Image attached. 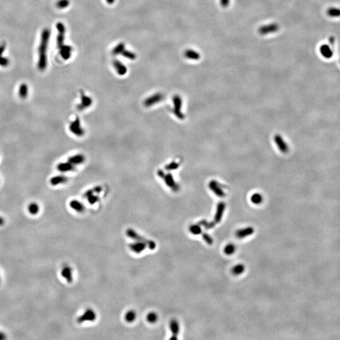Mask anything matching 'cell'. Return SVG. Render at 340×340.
<instances>
[{
    "label": "cell",
    "instance_id": "cell-1",
    "mask_svg": "<svg viewBox=\"0 0 340 340\" xmlns=\"http://www.w3.org/2000/svg\"><path fill=\"white\" fill-rule=\"evenodd\" d=\"M50 35V31L49 28H45L43 30L39 47V61L37 65L39 69L42 71H44L47 65V51Z\"/></svg>",
    "mask_w": 340,
    "mask_h": 340
},
{
    "label": "cell",
    "instance_id": "cell-2",
    "mask_svg": "<svg viewBox=\"0 0 340 340\" xmlns=\"http://www.w3.org/2000/svg\"><path fill=\"white\" fill-rule=\"evenodd\" d=\"M125 233L126 235L130 239H133L134 241H140V242L146 244L147 247L151 250H154L156 248V244L154 241L150 240L149 239L144 237V236H140L138 233L134 231L133 229L132 228L127 229Z\"/></svg>",
    "mask_w": 340,
    "mask_h": 340
},
{
    "label": "cell",
    "instance_id": "cell-3",
    "mask_svg": "<svg viewBox=\"0 0 340 340\" xmlns=\"http://www.w3.org/2000/svg\"><path fill=\"white\" fill-rule=\"evenodd\" d=\"M69 130L72 134L77 137H83L85 136L86 130L79 117H76L69 125Z\"/></svg>",
    "mask_w": 340,
    "mask_h": 340
},
{
    "label": "cell",
    "instance_id": "cell-4",
    "mask_svg": "<svg viewBox=\"0 0 340 340\" xmlns=\"http://www.w3.org/2000/svg\"><path fill=\"white\" fill-rule=\"evenodd\" d=\"M157 174L161 180H163L164 184H165L168 188H170L173 192H178L179 190V186L178 184L175 181L173 175L170 173H165L163 170H158Z\"/></svg>",
    "mask_w": 340,
    "mask_h": 340
},
{
    "label": "cell",
    "instance_id": "cell-5",
    "mask_svg": "<svg viewBox=\"0 0 340 340\" xmlns=\"http://www.w3.org/2000/svg\"><path fill=\"white\" fill-rule=\"evenodd\" d=\"M102 188L101 186H97L94 188H92L88 190H87L83 195L84 198L86 199L90 205H95L98 202H99L100 199L99 196V193L102 192Z\"/></svg>",
    "mask_w": 340,
    "mask_h": 340
},
{
    "label": "cell",
    "instance_id": "cell-6",
    "mask_svg": "<svg viewBox=\"0 0 340 340\" xmlns=\"http://www.w3.org/2000/svg\"><path fill=\"white\" fill-rule=\"evenodd\" d=\"M80 101L79 103L76 105V108H77L78 110L83 112L92 106L93 104V100L91 96L87 95L83 90L80 91Z\"/></svg>",
    "mask_w": 340,
    "mask_h": 340
},
{
    "label": "cell",
    "instance_id": "cell-7",
    "mask_svg": "<svg viewBox=\"0 0 340 340\" xmlns=\"http://www.w3.org/2000/svg\"><path fill=\"white\" fill-rule=\"evenodd\" d=\"M164 98V95L162 93H155L145 98L143 101V105L148 108L153 107L162 102Z\"/></svg>",
    "mask_w": 340,
    "mask_h": 340
},
{
    "label": "cell",
    "instance_id": "cell-8",
    "mask_svg": "<svg viewBox=\"0 0 340 340\" xmlns=\"http://www.w3.org/2000/svg\"><path fill=\"white\" fill-rule=\"evenodd\" d=\"M96 319V314L92 309H87L80 316L76 321L78 324H82L84 322H93Z\"/></svg>",
    "mask_w": 340,
    "mask_h": 340
},
{
    "label": "cell",
    "instance_id": "cell-9",
    "mask_svg": "<svg viewBox=\"0 0 340 340\" xmlns=\"http://www.w3.org/2000/svg\"><path fill=\"white\" fill-rule=\"evenodd\" d=\"M182 105L181 98L179 95H174L173 97V108L172 112L173 114L179 118L182 119L183 117L182 112H181V108Z\"/></svg>",
    "mask_w": 340,
    "mask_h": 340
},
{
    "label": "cell",
    "instance_id": "cell-10",
    "mask_svg": "<svg viewBox=\"0 0 340 340\" xmlns=\"http://www.w3.org/2000/svg\"><path fill=\"white\" fill-rule=\"evenodd\" d=\"M280 29V25L277 23H271L270 24L263 25L259 27L258 33L260 35H265L270 34H273Z\"/></svg>",
    "mask_w": 340,
    "mask_h": 340
},
{
    "label": "cell",
    "instance_id": "cell-11",
    "mask_svg": "<svg viewBox=\"0 0 340 340\" xmlns=\"http://www.w3.org/2000/svg\"><path fill=\"white\" fill-rule=\"evenodd\" d=\"M57 30L58 31V34L57 36V45L58 49H60L62 46L64 44V39H65V28L64 25L62 22H59L56 25Z\"/></svg>",
    "mask_w": 340,
    "mask_h": 340
},
{
    "label": "cell",
    "instance_id": "cell-12",
    "mask_svg": "<svg viewBox=\"0 0 340 340\" xmlns=\"http://www.w3.org/2000/svg\"><path fill=\"white\" fill-rule=\"evenodd\" d=\"M86 160V156L83 153H77L68 158V161L72 163L76 167L83 164Z\"/></svg>",
    "mask_w": 340,
    "mask_h": 340
},
{
    "label": "cell",
    "instance_id": "cell-13",
    "mask_svg": "<svg viewBox=\"0 0 340 340\" xmlns=\"http://www.w3.org/2000/svg\"><path fill=\"white\" fill-rule=\"evenodd\" d=\"M319 52L321 56L326 59H331L334 55L333 49L326 43H324V44L320 46Z\"/></svg>",
    "mask_w": 340,
    "mask_h": 340
},
{
    "label": "cell",
    "instance_id": "cell-14",
    "mask_svg": "<svg viewBox=\"0 0 340 340\" xmlns=\"http://www.w3.org/2000/svg\"><path fill=\"white\" fill-rule=\"evenodd\" d=\"M129 248L131 251H133V253L136 254H140L142 252H143L147 246L146 244L140 242V241H136L134 243H131L129 244Z\"/></svg>",
    "mask_w": 340,
    "mask_h": 340
},
{
    "label": "cell",
    "instance_id": "cell-15",
    "mask_svg": "<svg viewBox=\"0 0 340 340\" xmlns=\"http://www.w3.org/2000/svg\"><path fill=\"white\" fill-rule=\"evenodd\" d=\"M170 329L172 333L170 339H178V336L180 333V324L177 320L173 319L170 321Z\"/></svg>",
    "mask_w": 340,
    "mask_h": 340
},
{
    "label": "cell",
    "instance_id": "cell-16",
    "mask_svg": "<svg viewBox=\"0 0 340 340\" xmlns=\"http://www.w3.org/2000/svg\"><path fill=\"white\" fill-rule=\"evenodd\" d=\"M57 169L61 173H68L73 172L76 170V166H74L69 161L60 163L58 164Z\"/></svg>",
    "mask_w": 340,
    "mask_h": 340
},
{
    "label": "cell",
    "instance_id": "cell-17",
    "mask_svg": "<svg viewBox=\"0 0 340 340\" xmlns=\"http://www.w3.org/2000/svg\"><path fill=\"white\" fill-rule=\"evenodd\" d=\"M61 276L67 281V282L71 283L73 282V269L68 265L64 266L61 270Z\"/></svg>",
    "mask_w": 340,
    "mask_h": 340
},
{
    "label": "cell",
    "instance_id": "cell-18",
    "mask_svg": "<svg viewBox=\"0 0 340 340\" xmlns=\"http://www.w3.org/2000/svg\"><path fill=\"white\" fill-rule=\"evenodd\" d=\"M113 65L117 71V73L119 76H124L127 72V68L125 65L117 59H115L113 61Z\"/></svg>",
    "mask_w": 340,
    "mask_h": 340
},
{
    "label": "cell",
    "instance_id": "cell-19",
    "mask_svg": "<svg viewBox=\"0 0 340 340\" xmlns=\"http://www.w3.org/2000/svg\"><path fill=\"white\" fill-rule=\"evenodd\" d=\"M69 206L73 211L78 213H83L86 210L84 204L78 200H72L69 202Z\"/></svg>",
    "mask_w": 340,
    "mask_h": 340
},
{
    "label": "cell",
    "instance_id": "cell-20",
    "mask_svg": "<svg viewBox=\"0 0 340 340\" xmlns=\"http://www.w3.org/2000/svg\"><path fill=\"white\" fill-rule=\"evenodd\" d=\"M59 50L61 56L64 60H68L71 58L73 51L72 47L68 45H64L59 49Z\"/></svg>",
    "mask_w": 340,
    "mask_h": 340
},
{
    "label": "cell",
    "instance_id": "cell-21",
    "mask_svg": "<svg viewBox=\"0 0 340 340\" xmlns=\"http://www.w3.org/2000/svg\"><path fill=\"white\" fill-rule=\"evenodd\" d=\"M254 233V229L252 227H248L244 229H241L236 232V236L239 238H244L249 236Z\"/></svg>",
    "mask_w": 340,
    "mask_h": 340
},
{
    "label": "cell",
    "instance_id": "cell-22",
    "mask_svg": "<svg viewBox=\"0 0 340 340\" xmlns=\"http://www.w3.org/2000/svg\"><path fill=\"white\" fill-rule=\"evenodd\" d=\"M68 181V178L65 175L61 174L57 175L52 177L50 180V183L52 186H57L61 184H64Z\"/></svg>",
    "mask_w": 340,
    "mask_h": 340
},
{
    "label": "cell",
    "instance_id": "cell-23",
    "mask_svg": "<svg viewBox=\"0 0 340 340\" xmlns=\"http://www.w3.org/2000/svg\"><path fill=\"white\" fill-rule=\"evenodd\" d=\"M184 56L190 60L193 61H198L200 59V54L199 52H197L193 49H187L185 50L184 53Z\"/></svg>",
    "mask_w": 340,
    "mask_h": 340
},
{
    "label": "cell",
    "instance_id": "cell-24",
    "mask_svg": "<svg viewBox=\"0 0 340 340\" xmlns=\"http://www.w3.org/2000/svg\"><path fill=\"white\" fill-rule=\"evenodd\" d=\"M225 209V204L223 202L219 203L217 207V211L214 217V221L215 223L220 222L222 220V217L223 216V214Z\"/></svg>",
    "mask_w": 340,
    "mask_h": 340
},
{
    "label": "cell",
    "instance_id": "cell-25",
    "mask_svg": "<svg viewBox=\"0 0 340 340\" xmlns=\"http://www.w3.org/2000/svg\"><path fill=\"white\" fill-rule=\"evenodd\" d=\"M137 318V313L134 310H130L127 311L125 316H124V319L128 323H132L136 321Z\"/></svg>",
    "mask_w": 340,
    "mask_h": 340
},
{
    "label": "cell",
    "instance_id": "cell-26",
    "mask_svg": "<svg viewBox=\"0 0 340 340\" xmlns=\"http://www.w3.org/2000/svg\"><path fill=\"white\" fill-rule=\"evenodd\" d=\"M327 15L331 18L340 17V8L337 7H330L326 11Z\"/></svg>",
    "mask_w": 340,
    "mask_h": 340
},
{
    "label": "cell",
    "instance_id": "cell-27",
    "mask_svg": "<svg viewBox=\"0 0 340 340\" xmlns=\"http://www.w3.org/2000/svg\"><path fill=\"white\" fill-rule=\"evenodd\" d=\"M28 86L25 83L21 84L20 86L19 90H18V95L21 99H25V98L27 97L28 93Z\"/></svg>",
    "mask_w": 340,
    "mask_h": 340
},
{
    "label": "cell",
    "instance_id": "cell-28",
    "mask_svg": "<svg viewBox=\"0 0 340 340\" xmlns=\"http://www.w3.org/2000/svg\"><path fill=\"white\" fill-rule=\"evenodd\" d=\"M125 43L124 42H120L112 50V54L114 55H120L125 50Z\"/></svg>",
    "mask_w": 340,
    "mask_h": 340
},
{
    "label": "cell",
    "instance_id": "cell-29",
    "mask_svg": "<svg viewBox=\"0 0 340 340\" xmlns=\"http://www.w3.org/2000/svg\"><path fill=\"white\" fill-rule=\"evenodd\" d=\"M28 211L32 215H36L39 211V206L37 203L32 202L29 204L28 207Z\"/></svg>",
    "mask_w": 340,
    "mask_h": 340
},
{
    "label": "cell",
    "instance_id": "cell-30",
    "mask_svg": "<svg viewBox=\"0 0 340 340\" xmlns=\"http://www.w3.org/2000/svg\"><path fill=\"white\" fill-rule=\"evenodd\" d=\"M146 319L148 323L151 324H154L158 321V316L155 312H150L147 314Z\"/></svg>",
    "mask_w": 340,
    "mask_h": 340
},
{
    "label": "cell",
    "instance_id": "cell-31",
    "mask_svg": "<svg viewBox=\"0 0 340 340\" xmlns=\"http://www.w3.org/2000/svg\"><path fill=\"white\" fill-rule=\"evenodd\" d=\"M190 232L194 235H199L202 233V230L199 224L192 225L189 227Z\"/></svg>",
    "mask_w": 340,
    "mask_h": 340
},
{
    "label": "cell",
    "instance_id": "cell-32",
    "mask_svg": "<svg viewBox=\"0 0 340 340\" xmlns=\"http://www.w3.org/2000/svg\"><path fill=\"white\" fill-rule=\"evenodd\" d=\"M121 55H122V56H124V58H127L129 60H132V61L135 60L136 59V57H137L136 54L134 52H132L130 50H126V49H125L123 51V52L121 54Z\"/></svg>",
    "mask_w": 340,
    "mask_h": 340
},
{
    "label": "cell",
    "instance_id": "cell-33",
    "mask_svg": "<svg viewBox=\"0 0 340 340\" xmlns=\"http://www.w3.org/2000/svg\"><path fill=\"white\" fill-rule=\"evenodd\" d=\"M245 269V266L243 264H239L233 268L232 273L234 275H239L244 272Z\"/></svg>",
    "mask_w": 340,
    "mask_h": 340
},
{
    "label": "cell",
    "instance_id": "cell-34",
    "mask_svg": "<svg viewBox=\"0 0 340 340\" xmlns=\"http://www.w3.org/2000/svg\"><path fill=\"white\" fill-rule=\"evenodd\" d=\"M224 253L227 255H231L236 251V247L233 244H229L224 248Z\"/></svg>",
    "mask_w": 340,
    "mask_h": 340
},
{
    "label": "cell",
    "instance_id": "cell-35",
    "mask_svg": "<svg viewBox=\"0 0 340 340\" xmlns=\"http://www.w3.org/2000/svg\"><path fill=\"white\" fill-rule=\"evenodd\" d=\"M200 226H204L205 227V229L206 230H209L210 229L213 228L215 225V222H208L205 220H202L201 221H200L199 222V224Z\"/></svg>",
    "mask_w": 340,
    "mask_h": 340
},
{
    "label": "cell",
    "instance_id": "cell-36",
    "mask_svg": "<svg viewBox=\"0 0 340 340\" xmlns=\"http://www.w3.org/2000/svg\"><path fill=\"white\" fill-rule=\"evenodd\" d=\"M70 4L69 0H58L56 3V6L59 9L66 8Z\"/></svg>",
    "mask_w": 340,
    "mask_h": 340
},
{
    "label": "cell",
    "instance_id": "cell-37",
    "mask_svg": "<svg viewBox=\"0 0 340 340\" xmlns=\"http://www.w3.org/2000/svg\"><path fill=\"white\" fill-rule=\"evenodd\" d=\"M262 200H263L262 196L258 193H256L251 196V201L255 204H260L262 202Z\"/></svg>",
    "mask_w": 340,
    "mask_h": 340
},
{
    "label": "cell",
    "instance_id": "cell-38",
    "mask_svg": "<svg viewBox=\"0 0 340 340\" xmlns=\"http://www.w3.org/2000/svg\"><path fill=\"white\" fill-rule=\"evenodd\" d=\"M178 166V163L177 162H171L170 163H168L167 165H166L165 166V170L166 171H170V170H175L176 168H177Z\"/></svg>",
    "mask_w": 340,
    "mask_h": 340
},
{
    "label": "cell",
    "instance_id": "cell-39",
    "mask_svg": "<svg viewBox=\"0 0 340 340\" xmlns=\"http://www.w3.org/2000/svg\"><path fill=\"white\" fill-rule=\"evenodd\" d=\"M202 234L203 239H204V240L205 241V242H206L208 245H212L213 244V243H214V241H213L212 237H211L207 233H202Z\"/></svg>",
    "mask_w": 340,
    "mask_h": 340
},
{
    "label": "cell",
    "instance_id": "cell-40",
    "mask_svg": "<svg viewBox=\"0 0 340 340\" xmlns=\"http://www.w3.org/2000/svg\"><path fill=\"white\" fill-rule=\"evenodd\" d=\"M9 63V61L8 58L5 57L0 58V65H1V66L6 67L8 65Z\"/></svg>",
    "mask_w": 340,
    "mask_h": 340
},
{
    "label": "cell",
    "instance_id": "cell-41",
    "mask_svg": "<svg viewBox=\"0 0 340 340\" xmlns=\"http://www.w3.org/2000/svg\"><path fill=\"white\" fill-rule=\"evenodd\" d=\"M6 49V43L3 42L1 45H0V58L3 57V54Z\"/></svg>",
    "mask_w": 340,
    "mask_h": 340
},
{
    "label": "cell",
    "instance_id": "cell-42",
    "mask_svg": "<svg viewBox=\"0 0 340 340\" xmlns=\"http://www.w3.org/2000/svg\"><path fill=\"white\" fill-rule=\"evenodd\" d=\"M230 0H220V4L223 8H226L229 5Z\"/></svg>",
    "mask_w": 340,
    "mask_h": 340
},
{
    "label": "cell",
    "instance_id": "cell-43",
    "mask_svg": "<svg viewBox=\"0 0 340 340\" xmlns=\"http://www.w3.org/2000/svg\"><path fill=\"white\" fill-rule=\"evenodd\" d=\"M6 338V337L5 334L4 333H2V332H0V340H3V339H5Z\"/></svg>",
    "mask_w": 340,
    "mask_h": 340
},
{
    "label": "cell",
    "instance_id": "cell-44",
    "mask_svg": "<svg viewBox=\"0 0 340 340\" xmlns=\"http://www.w3.org/2000/svg\"><path fill=\"white\" fill-rule=\"evenodd\" d=\"M106 2H107L108 4H109V5H112V4H113V3L115 2V0H106Z\"/></svg>",
    "mask_w": 340,
    "mask_h": 340
},
{
    "label": "cell",
    "instance_id": "cell-45",
    "mask_svg": "<svg viewBox=\"0 0 340 340\" xmlns=\"http://www.w3.org/2000/svg\"><path fill=\"white\" fill-rule=\"evenodd\" d=\"M5 224L4 219L2 217H0V226H3Z\"/></svg>",
    "mask_w": 340,
    "mask_h": 340
},
{
    "label": "cell",
    "instance_id": "cell-46",
    "mask_svg": "<svg viewBox=\"0 0 340 340\" xmlns=\"http://www.w3.org/2000/svg\"><path fill=\"white\" fill-rule=\"evenodd\" d=\"M339 64H340V60H339Z\"/></svg>",
    "mask_w": 340,
    "mask_h": 340
}]
</instances>
